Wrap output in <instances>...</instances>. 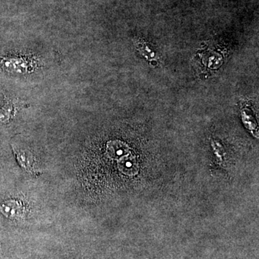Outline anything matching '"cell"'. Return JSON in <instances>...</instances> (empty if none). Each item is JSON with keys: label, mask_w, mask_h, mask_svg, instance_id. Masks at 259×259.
Masks as SVG:
<instances>
[{"label": "cell", "mask_w": 259, "mask_h": 259, "mask_svg": "<svg viewBox=\"0 0 259 259\" xmlns=\"http://www.w3.org/2000/svg\"><path fill=\"white\" fill-rule=\"evenodd\" d=\"M0 212L8 219L18 220L23 214V207L14 199L5 201L0 205Z\"/></svg>", "instance_id": "6da1fadb"}, {"label": "cell", "mask_w": 259, "mask_h": 259, "mask_svg": "<svg viewBox=\"0 0 259 259\" xmlns=\"http://www.w3.org/2000/svg\"><path fill=\"white\" fill-rule=\"evenodd\" d=\"M13 148L20 166L25 168L27 171H31L35 162L31 151L25 148L16 147L13 145Z\"/></svg>", "instance_id": "7a4b0ae2"}]
</instances>
